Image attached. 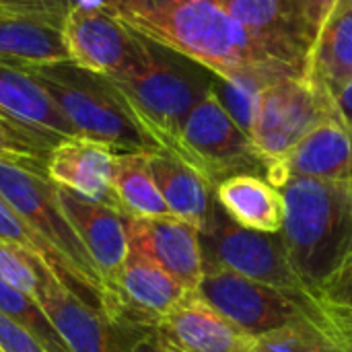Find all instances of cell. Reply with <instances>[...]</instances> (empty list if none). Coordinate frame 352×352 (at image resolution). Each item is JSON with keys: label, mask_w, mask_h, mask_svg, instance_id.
I'll return each mask as SVG.
<instances>
[{"label": "cell", "mask_w": 352, "mask_h": 352, "mask_svg": "<svg viewBox=\"0 0 352 352\" xmlns=\"http://www.w3.org/2000/svg\"><path fill=\"white\" fill-rule=\"evenodd\" d=\"M136 33L202 64L217 78H307L305 70L231 16L217 0H136L111 10Z\"/></svg>", "instance_id": "cell-1"}, {"label": "cell", "mask_w": 352, "mask_h": 352, "mask_svg": "<svg viewBox=\"0 0 352 352\" xmlns=\"http://www.w3.org/2000/svg\"><path fill=\"white\" fill-rule=\"evenodd\" d=\"M278 190L285 198L280 239L287 258L318 301L352 258V184L289 177Z\"/></svg>", "instance_id": "cell-2"}, {"label": "cell", "mask_w": 352, "mask_h": 352, "mask_svg": "<svg viewBox=\"0 0 352 352\" xmlns=\"http://www.w3.org/2000/svg\"><path fill=\"white\" fill-rule=\"evenodd\" d=\"M142 130L173 153L192 109L214 89L217 76L202 64L146 37L136 68L111 78Z\"/></svg>", "instance_id": "cell-3"}, {"label": "cell", "mask_w": 352, "mask_h": 352, "mask_svg": "<svg viewBox=\"0 0 352 352\" xmlns=\"http://www.w3.org/2000/svg\"><path fill=\"white\" fill-rule=\"evenodd\" d=\"M66 116L76 136L111 146L116 153H151L161 146L142 130L109 76L60 62L31 70Z\"/></svg>", "instance_id": "cell-4"}, {"label": "cell", "mask_w": 352, "mask_h": 352, "mask_svg": "<svg viewBox=\"0 0 352 352\" xmlns=\"http://www.w3.org/2000/svg\"><path fill=\"white\" fill-rule=\"evenodd\" d=\"M194 295L254 338L299 322L330 324L311 295L276 289L219 268H204Z\"/></svg>", "instance_id": "cell-5"}, {"label": "cell", "mask_w": 352, "mask_h": 352, "mask_svg": "<svg viewBox=\"0 0 352 352\" xmlns=\"http://www.w3.org/2000/svg\"><path fill=\"white\" fill-rule=\"evenodd\" d=\"M173 155L200 171L214 188L235 175L268 179V165L252 136L231 118L214 89L184 122Z\"/></svg>", "instance_id": "cell-6"}, {"label": "cell", "mask_w": 352, "mask_h": 352, "mask_svg": "<svg viewBox=\"0 0 352 352\" xmlns=\"http://www.w3.org/2000/svg\"><path fill=\"white\" fill-rule=\"evenodd\" d=\"M338 116L336 101L309 78L283 76L268 82L258 99L250 136L268 165V175L320 124Z\"/></svg>", "instance_id": "cell-7"}, {"label": "cell", "mask_w": 352, "mask_h": 352, "mask_svg": "<svg viewBox=\"0 0 352 352\" xmlns=\"http://www.w3.org/2000/svg\"><path fill=\"white\" fill-rule=\"evenodd\" d=\"M0 196L41 239L58 250L85 283L103 295V278L62 208L58 186L45 173L0 159Z\"/></svg>", "instance_id": "cell-8"}, {"label": "cell", "mask_w": 352, "mask_h": 352, "mask_svg": "<svg viewBox=\"0 0 352 352\" xmlns=\"http://www.w3.org/2000/svg\"><path fill=\"white\" fill-rule=\"evenodd\" d=\"M204 268H219L245 278L309 295L295 274L280 233H260L235 223L217 202L206 227L200 231Z\"/></svg>", "instance_id": "cell-9"}, {"label": "cell", "mask_w": 352, "mask_h": 352, "mask_svg": "<svg viewBox=\"0 0 352 352\" xmlns=\"http://www.w3.org/2000/svg\"><path fill=\"white\" fill-rule=\"evenodd\" d=\"M60 29L70 62L109 78L130 72L144 56L146 37L91 0L74 2Z\"/></svg>", "instance_id": "cell-10"}, {"label": "cell", "mask_w": 352, "mask_h": 352, "mask_svg": "<svg viewBox=\"0 0 352 352\" xmlns=\"http://www.w3.org/2000/svg\"><path fill=\"white\" fill-rule=\"evenodd\" d=\"M188 295L190 291L161 266L130 250L116 278L103 287V314L118 324L155 332Z\"/></svg>", "instance_id": "cell-11"}, {"label": "cell", "mask_w": 352, "mask_h": 352, "mask_svg": "<svg viewBox=\"0 0 352 352\" xmlns=\"http://www.w3.org/2000/svg\"><path fill=\"white\" fill-rule=\"evenodd\" d=\"M35 299L50 316L52 324L70 352H132L148 330L130 328L109 320L70 293L45 264L39 276Z\"/></svg>", "instance_id": "cell-12"}, {"label": "cell", "mask_w": 352, "mask_h": 352, "mask_svg": "<svg viewBox=\"0 0 352 352\" xmlns=\"http://www.w3.org/2000/svg\"><path fill=\"white\" fill-rule=\"evenodd\" d=\"M130 250L142 254L194 293L204 276L200 229L173 214L155 219L128 217Z\"/></svg>", "instance_id": "cell-13"}, {"label": "cell", "mask_w": 352, "mask_h": 352, "mask_svg": "<svg viewBox=\"0 0 352 352\" xmlns=\"http://www.w3.org/2000/svg\"><path fill=\"white\" fill-rule=\"evenodd\" d=\"M58 194L70 225L80 237L105 287L116 278L130 254L128 214L109 204L74 194L66 188H58Z\"/></svg>", "instance_id": "cell-14"}, {"label": "cell", "mask_w": 352, "mask_h": 352, "mask_svg": "<svg viewBox=\"0 0 352 352\" xmlns=\"http://www.w3.org/2000/svg\"><path fill=\"white\" fill-rule=\"evenodd\" d=\"M155 332L179 352H256L258 338L245 334L217 309L190 293Z\"/></svg>", "instance_id": "cell-15"}, {"label": "cell", "mask_w": 352, "mask_h": 352, "mask_svg": "<svg viewBox=\"0 0 352 352\" xmlns=\"http://www.w3.org/2000/svg\"><path fill=\"white\" fill-rule=\"evenodd\" d=\"M231 16L307 74L314 35L299 0H217Z\"/></svg>", "instance_id": "cell-16"}, {"label": "cell", "mask_w": 352, "mask_h": 352, "mask_svg": "<svg viewBox=\"0 0 352 352\" xmlns=\"http://www.w3.org/2000/svg\"><path fill=\"white\" fill-rule=\"evenodd\" d=\"M113 165L116 151L111 146L91 138L70 136L62 138L52 148L45 173L58 188H66L89 200L118 208L111 186Z\"/></svg>", "instance_id": "cell-17"}, {"label": "cell", "mask_w": 352, "mask_h": 352, "mask_svg": "<svg viewBox=\"0 0 352 352\" xmlns=\"http://www.w3.org/2000/svg\"><path fill=\"white\" fill-rule=\"evenodd\" d=\"M289 177L352 184V132L340 113L311 130L268 175V182L278 188Z\"/></svg>", "instance_id": "cell-18"}, {"label": "cell", "mask_w": 352, "mask_h": 352, "mask_svg": "<svg viewBox=\"0 0 352 352\" xmlns=\"http://www.w3.org/2000/svg\"><path fill=\"white\" fill-rule=\"evenodd\" d=\"M146 159L171 214L202 231L217 206L214 186L169 151H151Z\"/></svg>", "instance_id": "cell-19"}, {"label": "cell", "mask_w": 352, "mask_h": 352, "mask_svg": "<svg viewBox=\"0 0 352 352\" xmlns=\"http://www.w3.org/2000/svg\"><path fill=\"white\" fill-rule=\"evenodd\" d=\"M0 109L60 140L76 136L66 116L29 68L0 64Z\"/></svg>", "instance_id": "cell-20"}, {"label": "cell", "mask_w": 352, "mask_h": 352, "mask_svg": "<svg viewBox=\"0 0 352 352\" xmlns=\"http://www.w3.org/2000/svg\"><path fill=\"white\" fill-rule=\"evenodd\" d=\"M307 78L334 101L352 82V0H338L322 25L309 56Z\"/></svg>", "instance_id": "cell-21"}, {"label": "cell", "mask_w": 352, "mask_h": 352, "mask_svg": "<svg viewBox=\"0 0 352 352\" xmlns=\"http://www.w3.org/2000/svg\"><path fill=\"white\" fill-rule=\"evenodd\" d=\"M217 202L245 229L280 233L285 225V198L276 186L258 175H235L221 182Z\"/></svg>", "instance_id": "cell-22"}, {"label": "cell", "mask_w": 352, "mask_h": 352, "mask_svg": "<svg viewBox=\"0 0 352 352\" xmlns=\"http://www.w3.org/2000/svg\"><path fill=\"white\" fill-rule=\"evenodd\" d=\"M60 27L37 19L0 16V64L33 70L70 62Z\"/></svg>", "instance_id": "cell-23"}, {"label": "cell", "mask_w": 352, "mask_h": 352, "mask_svg": "<svg viewBox=\"0 0 352 352\" xmlns=\"http://www.w3.org/2000/svg\"><path fill=\"white\" fill-rule=\"evenodd\" d=\"M111 186L116 206L128 217L155 219L171 214L151 173L146 153H116Z\"/></svg>", "instance_id": "cell-24"}, {"label": "cell", "mask_w": 352, "mask_h": 352, "mask_svg": "<svg viewBox=\"0 0 352 352\" xmlns=\"http://www.w3.org/2000/svg\"><path fill=\"white\" fill-rule=\"evenodd\" d=\"M0 241H10L14 245H21L29 252H35L43 258V262L52 268V272L60 278V283L74 293L80 301L91 305L93 309L103 311V295L95 291L89 283L80 278V274L58 254L56 248H52L45 239H41L14 210L12 206L0 196Z\"/></svg>", "instance_id": "cell-25"}, {"label": "cell", "mask_w": 352, "mask_h": 352, "mask_svg": "<svg viewBox=\"0 0 352 352\" xmlns=\"http://www.w3.org/2000/svg\"><path fill=\"white\" fill-rule=\"evenodd\" d=\"M256 352H352V344L330 324L299 322L258 338Z\"/></svg>", "instance_id": "cell-26"}, {"label": "cell", "mask_w": 352, "mask_h": 352, "mask_svg": "<svg viewBox=\"0 0 352 352\" xmlns=\"http://www.w3.org/2000/svg\"><path fill=\"white\" fill-rule=\"evenodd\" d=\"M58 142L60 138L39 132L0 109V159L45 173L47 157Z\"/></svg>", "instance_id": "cell-27"}, {"label": "cell", "mask_w": 352, "mask_h": 352, "mask_svg": "<svg viewBox=\"0 0 352 352\" xmlns=\"http://www.w3.org/2000/svg\"><path fill=\"white\" fill-rule=\"evenodd\" d=\"M0 314L23 326L31 336H35L50 352H70L68 344L52 324L45 309L31 295L16 291L0 280Z\"/></svg>", "instance_id": "cell-28"}, {"label": "cell", "mask_w": 352, "mask_h": 352, "mask_svg": "<svg viewBox=\"0 0 352 352\" xmlns=\"http://www.w3.org/2000/svg\"><path fill=\"white\" fill-rule=\"evenodd\" d=\"M43 258L10 241H0V280L35 299L39 289Z\"/></svg>", "instance_id": "cell-29"}, {"label": "cell", "mask_w": 352, "mask_h": 352, "mask_svg": "<svg viewBox=\"0 0 352 352\" xmlns=\"http://www.w3.org/2000/svg\"><path fill=\"white\" fill-rule=\"evenodd\" d=\"M318 305L336 332L352 324V258L336 274V278L320 293Z\"/></svg>", "instance_id": "cell-30"}, {"label": "cell", "mask_w": 352, "mask_h": 352, "mask_svg": "<svg viewBox=\"0 0 352 352\" xmlns=\"http://www.w3.org/2000/svg\"><path fill=\"white\" fill-rule=\"evenodd\" d=\"M78 0H0V16H23L62 25L68 8Z\"/></svg>", "instance_id": "cell-31"}, {"label": "cell", "mask_w": 352, "mask_h": 352, "mask_svg": "<svg viewBox=\"0 0 352 352\" xmlns=\"http://www.w3.org/2000/svg\"><path fill=\"white\" fill-rule=\"evenodd\" d=\"M0 349L4 352H50L23 326L0 314Z\"/></svg>", "instance_id": "cell-32"}, {"label": "cell", "mask_w": 352, "mask_h": 352, "mask_svg": "<svg viewBox=\"0 0 352 352\" xmlns=\"http://www.w3.org/2000/svg\"><path fill=\"white\" fill-rule=\"evenodd\" d=\"M338 0H299V6H301V12H303V19L314 35V39L318 37L322 25L328 21V16L332 14L334 6H336Z\"/></svg>", "instance_id": "cell-33"}, {"label": "cell", "mask_w": 352, "mask_h": 352, "mask_svg": "<svg viewBox=\"0 0 352 352\" xmlns=\"http://www.w3.org/2000/svg\"><path fill=\"white\" fill-rule=\"evenodd\" d=\"M132 352H179V351H175L169 342H165L157 332H148V334H144V336L134 344V351Z\"/></svg>", "instance_id": "cell-34"}, {"label": "cell", "mask_w": 352, "mask_h": 352, "mask_svg": "<svg viewBox=\"0 0 352 352\" xmlns=\"http://www.w3.org/2000/svg\"><path fill=\"white\" fill-rule=\"evenodd\" d=\"M338 332H340V334H342V336H344V338H346V340L352 344V324L344 326V328H340Z\"/></svg>", "instance_id": "cell-35"}, {"label": "cell", "mask_w": 352, "mask_h": 352, "mask_svg": "<svg viewBox=\"0 0 352 352\" xmlns=\"http://www.w3.org/2000/svg\"><path fill=\"white\" fill-rule=\"evenodd\" d=\"M0 352H4V351H2V349H0Z\"/></svg>", "instance_id": "cell-36"}]
</instances>
